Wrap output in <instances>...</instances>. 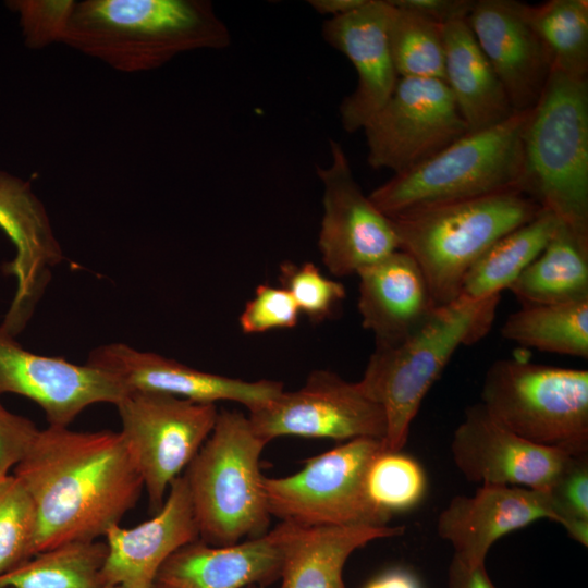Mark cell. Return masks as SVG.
<instances>
[{
	"label": "cell",
	"instance_id": "35",
	"mask_svg": "<svg viewBox=\"0 0 588 588\" xmlns=\"http://www.w3.org/2000/svg\"><path fill=\"white\" fill-rule=\"evenodd\" d=\"M74 4L73 0L7 1V5L19 15L24 42L29 49L62 42Z\"/></svg>",
	"mask_w": 588,
	"mask_h": 588
},
{
	"label": "cell",
	"instance_id": "45",
	"mask_svg": "<svg viewBox=\"0 0 588 588\" xmlns=\"http://www.w3.org/2000/svg\"><path fill=\"white\" fill-rule=\"evenodd\" d=\"M156 588H170V587L157 585Z\"/></svg>",
	"mask_w": 588,
	"mask_h": 588
},
{
	"label": "cell",
	"instance_id": "23",
	"mask_svg": "<svg viewBox=\"0 0 588 588\" xmlns=\"http://www.w3.org/2000/svg\"><path fill=\"white\" fill-rule=\"evenodd\" d=\"M283 550L275 531L231 546L200 539L175 551L160 567L156 586L170 588H247L280 578Z\"/></svg>",
	"mask_w": 588,
	"mask_h": 588
},
{
	"label": "cell",
	"instance_id": "40",
	"mask_svg": "<svg viewBox=\"0 0 588 588\" xmlns=\"http://www.w3.org/2000/svg\"><path fill=\"white\" fill-rule=\"evenodd\" d=\"M448 588H495L485 565L471 567L460 560L452 558Z\"/></svg>",
	"mask_w": 588,
	"mask_h": 588
},
{
	"label": "cell",
	"instance_id": "34",
	"mask_svg": "<svg viewBox=\"0 0 588 588\" xmlns=\"http://www.w3.org/2000/svg\"><path fill=\"white\" fill-rule=\"evenodd\" d=\"M280 282L299 311L314 322L331 317L345 297L342 283L324 277L313 262L284 261L280 267Z\"/></svg>",
	"mask_w": 588,
	"mask_h": 588
},
{
	"label": "cell",
	"instance_id": "28",
	"mask_svg": "<svg viewBox=\"0 0 588 588\" xmlns=\"http://www.w3.org/2000/svg\"><path fill=\"white\" fill-rule=\"evenodd\" d=\"M504 339L538 351L588 357V299L523 305L501 328Z\"/></svg>",
	"mask_w": 588,
	"mask_h": 588
},
{
	"label": "cell",
	"instance_id": "36",
	"mask_svg": "<svg viewBox=\"0 0 588 588\" xmlns=\"http://www.w3.org/2000/svg\"><path fill=\"white\" fill-rule=\"evenodd\" d=\"M299 313L295 301L285 289L261 284L245 305L238 321L244 333L256 334L293 328L297 324Z\"/></svg>",
	"mask_w": 588,
	"mask_h": 588
},
{
	"label": "cell",
	"instance_id": "12",
	"mask_svg": "<svg viewBox=\"0 0 588 588\" xmlns=\"http://www.w3.org/2000/svg\"><path fill=\"white\" fill-rule=\"evenodd\" d=\"M256 434L268 443L282 436L384 440L387 420L382 407L358 382H348L328 370L309 373L295 391H282L270 403L249 412Z\"/></svg>",
	"mask_w": 588,
	"mask_h": 588
},
{
	"label": "cell",
	"instance_id": "22",
	"mask_svg": "<svg viewBox=\"0 0 588 588\" xmlns=\"http://www.w3.org/2000/svg\"><path fill=\"white\" fill-rule=\"evenodd\" d=\"M358 311L376 346H391L418 330L436 309L425 275L415 259L397 249L359 269Z\"/></svg>",
	"mask_w": 588,
	"mask_h": 588
},
{
	"label": "cell",
	"instance_id": "43",
	"mask_svg": "<svg viewBox=\"0 0 588 588\" xmlns=\"http://www.w3.org/2000/svg\"><path fill=\"white\" fill-rule=\"evenodd\" d=\"M99 588H128V587H125V586H122V585H102Z\"/></svg>",
	"mask_w": 588,
	"mask_h": 588
},
{
	"label": "cell",
	"instance_id": "31",
	"mask_svg": "<svg viewBox=\"0 0 588 588\" xmlns=\"http://www.w3.org/2000/svg\"><path fill=\"white\" fill-rule=\"evenodd\" d=\"M390 5L388 39L399 77L444 82L443 25L414 11Z\"/></svg>",
	"mask_w": 588,
	"mask_h": 588
},
{
	"label": "cell",
	"instance_id": "38",
	"mask_svg": "<svg viewBox=\"0 0 588 588\" xmlns=\"http://www.w3.org/2000/svg\"><path fill=\"white\" fill-rule=\"evenodd\" d=\"M38 431L34 421L10 412L0 401V477L11 474Z\"/></svg>",
	"mask_w": 588,
	"mask_h": 588
},
{
	"label": "cell",
	"instance_id": "26",
	"mask_svg": "<svg viewBox=\"0 0 588 588\" xmlns=\"http://www.w3.org/2000/svg\"><path fill=\"white\" fill-rule=\"evenodd\" d=\"M509 290L522 305L588 299V237L561 222L542 253Z\"/></svg>",
	"mask_w": 588,
	"mask_h": 588
},
{
	"label": "cell",
	"instance_id": "39",
	"mask_svg": "<svg viewBox=\"0 0 588 588\" xmlns=\"http://www.w3.org/2000/svg\"><path fill=\"white\" fill-rule=\"evenodd\" d=\"M390 4L414 11L439 24L467 19L475 1L471 0H388Z\"/></svg>",
	"mask_w": 588,
	"mask_h": 588
},
{
	"label": "cell",
	"instance_id": "37",
	"mask_svg": "<svg viewBox=\"0 0 588 588\" xmlns=\"http://www.w3.org/2000/svg\"><path fill=\"white\" fill-rule=\"evenodd\" d=\"M556 523L588 520V453L573 455L548 490Z\"/></svg>",
	"mask_w": 588,
	"mask_h": 588
},
{
	"label": "cell",
	"instance_id": "4",
	"mask_svg": "<svg viewBox=\"0 0 588 588\" xmlns=\"http://www.w3.org/2000/svg\"><path fill=\"white\" fill-rule=\"evenodd\" d=\"M541 210L523 192L506 191L389 218L400 249L415 259L442 306L460 296L466 274L497 240Z\"/></svg>",
	"mask_w": 588,
	"mask_h": 588
},
{
	"label": "cell",
	"instance_id": "30",
	"mask_svg": "<svg viewBox=\"0 0 588 588\" xmlns=\"http://www.w3.org/2000/svg\"><path fill=\"white\" fill-rule=\"evenodd\" d=\"M528 16L549 57L551 71L588 77V1L528 4Z\"/></svg>",
	"mask_w": 588,
	"mask_h": 588
},
{
	"label": "cell",
	"instance_id": "27",
	"mask_svg": "<svg viewBox=\"0 0 588 588\" xmlns=\"http://www.w3.org/2000/svg\"><path fill=\"white\" fill-rule=\"evenodd\" d=\"M561 221L542 209L534 219L497 240L466 274L461 294L470 299L501 295L542 253Z\"/></svg>",
	"mask_w": 588,
	"mask_h": 588
},
{
	"label": "cell",
	"instance_id": "32",
	"mask_svg": "<svg viewBox=\"0 0 588 588\" xmlns=\"http://www.w3.org/2000/svg\"><path fill=\"white\" fill-rule=\"evenodd\" d=\"M366 490L371 503L391 517L416 507L425 498L427 476L422 466L402 451L380 452L366 475Z\"/></svg>",
	"mask_w": 588,
	"mask_h": 588
},
{
	"label": "cell",
	"instance_id": "9",
	"mask_svg": "<svg viewBox=\"0 0 588 588\" xmlns=\"http://www.w3.org/2000/svg\"><path fill=\"white\" fill-rule=\"evenodd\" d=\"M383 440L357 438L307 460L291 476L264 478L271 516L304 526H385L369 500L366 475Z\"/></svg>",
	"mask_w": 588,
	"mask_h": 588
},
{
	"label": "cell",
	"instance_id": "2",
	"mask_svg": "<svg viewBox=\"0 0 588 588\" xmlns=\"http://www.w3.org/2000/svg\"><path fill=\"white\" fill-rule=\"evenodd\" d=\"M230 33L204 0L75 1L62 42L112 69H157L197 49H222Z\"/></svg>",
	"mask_w": 588,
	"mask_h": 588
},
{
	"label": "cell",
	"instance_id": "7",
	"mask_svg": "<svg viewBox=\"0 0 588 588\" xmlns=\"http://www.w3.org/2000/svg\"><path fill=\"white\" fill-rule=\"evenodd\" d=\"M266 440L236 411H221L183 471L199 530L211 546H231L266 534L270 520L260 471Z\"/></svg>",
	"mask_w": 588,
	"mask_h": 588
},
{
	"label": "cell",
	"instance_id": "41",
	"mask_svg": "<svg viewBox=\"0 0 588 588\" xmlns=\"http://www.w3.org/2000/svg\"><path fill=\"white\" fill-rule=\"evenodd\" d=\"M365 588H422L417 576L403 568L388 571L369 581Z\"/></svg>",
	"mask_w": 588,
	"mask_h": 588
},
{
	"label": "cell",
	"instance_id": "25",
	"mask_svg": "<svg viewBox=\"0 0 588 588\" xmlns=\"http://www.w3.org/2000/svg\"><path fill=\"white\" fill-rule=\"evenodd\" d=\"M444 83L468 132L494 126L515 113L466 19L443 25Z\"/></svg>",
	"mask_w": 588,
	"mask_h": 588
},
{
	"label": "cell",
	"instance_id": "5",
	"mask_svg": "<svg viewBox=\"0 0 588 588\" xmlns=\"http://www.w3.org/2000/svg\"><path fill=\"white\" fill-rule=\"evenodd\" d=\"M529 111L468 132L422 163L393 174L369 199L382 213L394 217L506 191L524 193L523 134Z\"/></svg>",
	"mask_w": 588,
	"mask_h": 588
},
{
	"label": "cell",
	"instance_id": "42",
	"mask_svg": "<svg viewBox=\"0 0 588 588\" xmlns=\"http://www.w3.org/2000/svg\"><path fill=\"white\" fill-rule=\"evenodd\" d=\"M367 0H311L308 1V3L318 13L334 17L359 8Z\"/></svg>",
	"mask_w": 588,
	"mask_h": 588
},
{
	"label": "cell",
	"instance_id": "18",
	"mask_svg": "<svg viewBox=\"0 0 588 588\" xmlns=\"http://www.w3.org/2000/svg\"><path fill=\"white\" fill-rule=\"evenodd\" d=\"M391 9L388 0H367L322 25L323 39L346 56L357 74L354 91L339 109L348 133L363 130L390 98L399 79L388 39Z\"/></svg>",
	"mask_w": 588,
	"mask_h": 588
},
{
	"label": "cell",
	"instance_id": "14",
	"mask_svg": "<svg viewBox=\"0 0 588 588\" xmlns=\"http://www.w3.org/2000/svg\"><path fill=\"white\" fill-rule=\"evenodd\" d=\"M4 393L35 402L48 426L69 427L93 404L115 405L126 390L109 372L29 352L0 329V395Z\"/></svg>",
	"mask_w": 588,
	"mask_h": 588
},
{
	"label": "cell",
	"instance_id": "6",
	"mask_svg": "<svg viewBox=\"0 0 588 588\" xmlns=\"http://www.w3.org/2000/svg\"><path fill=\"white\" fill-rule=\"evenodd\" d=\"M523 146L524 193L588 237V77L551 71Z\"/></svg>",
	"mask_w": 588,
	"mask_h": 588
},
{
	"label": "cell",
	"instance_id": "29",
	"mask_svg": "<svg viewBox=\"0 0 588 588\" xmlns=\"http://www.w3.org/2000/svg\"><path fill=\"white\" fill-rule=\"evenodd\" d=\"M105 541H74L34 554L0 575V588H99Z\"/></svg>",
	"mask_w": 588,
	"mask_h": 588
},
{
	"label": "cell",
	"instance_id": "20",
	"mask_svg": "<svg viewBox=\"0 0 588 588\" xmlns=\"http://www.w3.org/2000/svg\"><path fill=\"white\" fill-rule=\"evenodd\" d=\"M541 518L556 522L548 491L482 485L473 495L451 499L438 516L437 532L452 546L453 558L475 567L485 565L501 537Z\"/></svg>",
	"mask_w": 588,
	"mask_h": 588
},
{
	"label": "cell",
	"instance_id": "10",
	"mask_svg": "<svg viewBox=\"0 0 588 588\" xmlns=\"http://www.w3.org/2000/svg\"><path fill=\"white\" fill-rule=\"evenodd\" d=\"M115 406L119 432L156 513L211 433L219 412L213 403L142 391L126 392Z\"/></svg>",
	"mask_w": 588,
	"mask_h": 588
},
{
	"label": "cell",
	"instance_id": "8",
	"mask_svg": "<svg viewBox=\"0 0 588 588\" xmlns=\"http://www.w3.org/2000/svg\"><path fill=\"white\" fill-rule=\"evenodd\" d=\"M481 404L501 426L538 445L588 453V371L524 358L495 360Z\"/></svg>",
	"mask_w": 588,
	"mask_h": 588
},
{
	"label": "cell",
	"instance_id": "3",
	"mask_svg": "<svg viewBox=\"0 0 588 588\" xmlns=\"http://www.w3.org/2000/svg\"><path fill=\"white\" fill-rule=\"evenodd\" d=\"M501 295L470 299L460 295L438 306L427 321L399 344L376 346L362 390L385 415V451H402L426 394L456 350L483 338L493 323Z\"/></svg>",
	"mask_w": 588,
	"mask_h": 588
},
{
	"label": "cell",
	"instance_id": "16",
	"mask_svg": "<svg viewBox=\"0 0 588 588\" xmlns=\"http://www.w3.org/2000/svg\"><path fill=\"white\" fill-rule=\"evenodd\" d=\"M451 454L471 482L548 491L569 458L567 451L529 442L497 422L481 403L466 408Z\"/></svg>",
	"mask_w": 588,
	"mask_h": 588
},
{
	"label": "cell",
	"instance_id": "24",
	"mask_svg": "<svg viewBox=\"0 0 588 588\" xmlns=\"http://www.w3.org/2000/svg\"><path fill=\"white\" fill-rule=\"evenodd\" d=\"M283 550L279 588H346L343 568L357 549L400 536L402 526H304L282 522L273 529Z\"/></svg>",
	"mask_w": 588,
	"mask_h": 588
},
{
	"label": "cell",
	"instance_id": "44",
	"mask_svg": "<svg viewBox=\"0 0 588 588\" xmlns=\"http://www.w3.org/2000/svg\"><path fill=\"white\" fill-rule=\"evenodd\" d=\"M247 588H265V587H262V586H257V585H253V586H249V587H247Z\"/></svg>",
	"mask_w": 588,
	"mask_h": 588
},
{
	"label": "cell",
	"instance_id": "11",
	"mask_svg": "<svg viewBox=\"0 0 588 588\" xmlns=\"http://www.w3.org/2000/svg\"><path fill=\"white\" fill-rule=\"evenodd\" d=\"M373 169H412L468 133L441 79L399 77L385 103L363 127Z\"/></svg>",
	"mask_w": 588,
	"mask_h": 588
},
{
	"label": "cell",
	"instance_id": "33",
	"mask_svg": "<svg viewBox=\"0 0 588 588\" xmlns=\"http://www.w3.org/2000/svg\"><path fill=\"white\" fill-rule=\"evenodd\" d=\"M37 517L34 503L13 475L0 477V575L35 554Z\"/></svg>",
	"mask_w": 588,
	"mask_h": 588
},
{
	"label": "cell",
	"instance_id": "17",
	"mask_svg": "<svg viewBox=\"0 0 588 588\" xmlns=\"http://www.w3.org/2000/svg\"><path fill=\"white\" fill-rule=\"evenodd\" d=\"M86 364L113 375L126 392L162 393L213 404L231 401L249 412L270 403L284 390L279 381H245L210 373L120 342L97 346Z\"/></svg>",
	"mask_w": 588,
	"mask_h": 588
},
{
	"label": "cell",
	"instance_id": "13",
	"mask_svg": "<svg viewBox=\"0 0 588 588\" xmlns=\"http://www.w3.org/2000/svg\"><path fill=\"white\" fill-rule=\"evenodd\" d=\"M331 161L317 168L323 185L318 245L336 277L357 273L400 249L391 219L364 195L341 144L330 139Z\"/></svg>",
	"mask_w": 588,
	"mask_h": 588
},
{
	"label": "cell",
	"instance_id": "19",
	"mask_svg": "<svg viewBox=\"0 0 588 588\" xmlns=\"http://www.w3.org/2000/svg\"><path fill=\"white\" fill-rule=\"evenodd\" d=\"M466 21L514 111L531 109L549 78L551 63L529 22L528 4L475 1Z\"/></svg>",
	"mask_w": 588,
	"mask_h": 588
},
{
	"label": "cell",
	"instance_id": "1",
	"mask_svg": "<svg viewBox=\"0 0 588 588\" xmlns=\"http://www.w3.org/2000/svg\"><path fill=\"white\" fill-rule=\"evenodd\" d=\"M36 511L35 554L103 537L144 489L120 432L39 429L12 473Z\"/></svg>",
	"mask_w": 588,
	"mask_h": 588
},
{
	"label": "cell",
	"instance_id": "21",
	"mask_svg": "<svg viewBox=\"0 0 588 588\" xmlns=\"http://www.w3.org/2000/svg\"><path fill=\"white\" fill-rule=\"evenodd\" d=\"M168 491L161 509L150 519L133 528L117 524L106 531L103 585L156 588L163 563L180 548L199 539L184 476L174 479Z\"/></svg>",
	"mask_w": 588,
	"mask_h": 588
},
{
	"label": "cell",
	"instance_id": "15",
	"mask_svg": "<svg viewBox=\"0 0 588 588\" xmlns=\"http://www.w3.org/2000/svg\"><path fill=\"white\" fill-rule=\"evenodd\" d=\"M0 229L14 246L4 265L16 289L0 329L16 336L28 323L47 287L52 268L63 259L48 211L28 181L0 170Z\"/></svg>",
	"mask_w": 588,
	"mask_h": 588
}]
</instances>
